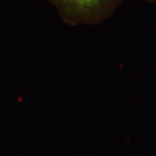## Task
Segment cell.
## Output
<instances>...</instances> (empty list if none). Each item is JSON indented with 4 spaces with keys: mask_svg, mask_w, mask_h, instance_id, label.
I'll use <instances>...</instances> for the list:
<instances>
[{
    "mask_svg": "<svg viewBox=\"0 0 156 156\" xmlns=\"http://www.w3.org/2000/svg\"><path fill=\"white\" fill-rule=\"evenodd\" d=\"M146 2L150 4H153V5H156V0H145Z\"/></svg>",
    "mask_w": 156,
    "mask_h": 156,
    "instance_id": "7a4b0ae2",
    "label": "cell"
},
{
    "mask_svg": "<svg viewBox=\"0 0 156 156\" xmlns=\"http://www.w3.org/2000/svg\"><path fill=\"white\" fill-rule=\"evenodd\" d=\"M57 9L67 24L97 25L110 18L124 0H44Z\"/></svg>",
    "mask_w": 156,
    "mask_h": 156,
    "instance_id": "6da1fadb",
    "label": "cell"
}]
</instances>
